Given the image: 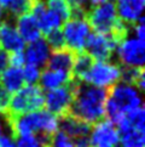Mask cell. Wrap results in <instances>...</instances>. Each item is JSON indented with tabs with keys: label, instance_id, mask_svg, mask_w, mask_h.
Listing matches in <instances>:
<instances>
[{
	"label": "cell",
	"instance_id": "1",
	"mask_svg": "<svg viewBox=\"0 0 145 147\" xmlns=\"http://www.w3.org/2000/svg\"><path fill=\"white\" fill-rule=\"evenodd\" d=\"M108 90L90 84L75 83L70 114L87 124H94L105 117Z\"/></svg>",
	"mask_w": 145,
	"mask_h": 147
},
{
	"label": "cell",
	"instance_id": "2",
	"mask_svg": "<svg viewBox=\"0 0 145 147\" xmlns=\"http://www.w3.org/2000/svg\"><path fill=\"white\" fill-rule=\"evenodd\" d=\"M12 134L19 138L25 135L43 134L53 136L59 131V119L46 109L29 112L19 115H7Z\"/></svg>",
	"mask_w": 145,
	"mask_h": 147
},
{
	"label": "cell",
	"instance_id": "3",
	"mask_svg": "<svg viewBox=\"0 0 145 147\" xmlns=\"http://www.w3.org/2000/svg\"><path fill=\"white\" fill-rule=\"evenodd\" d=\"M143 103L140 90L131 84L117 83L108 90L105 102V115L116 124L128 112L140 107Z\"/></svg>",
	"mask_w": 145,
	"mask_h": 147
},
{
	"label": "cell",
	"instance_id": "4",
	"mask_svg": "<svg viewBox=\"0 0 145 147\" xmlns=\"http://www.w3.org/2000/svg\"><path fill=\"white\" fill-rule=\"evenodd\" d=\"M86 20L96 33L111 34L118 40L128 35L127 24L120 21L115 4L111 1L94 6L87 13Z\"/></svg>",
	"mask_w": 145,
	"mask_h": 147
},
{
	"label": "cell",
	"instance_id": "5",
	"mask_svg": "<svg viewBox=\"0 0 145 147\" xmlns=\"http://www.w3.org/2000/svg\"><path fill=\"white\" fill-rule=\"evenodd\" d=\"M45 94L36 84L23 85L18 91L13 92L10 98L7 115H19L39 111L44 107ZM6 115V117H7Z\"/></svg>",
	"mask_w": 145,
	"mask_h": 147
},
{
	"label": "cell",
	"instance_id": "6",
	"mask_svg": "<svg viewBox=\"0 0 145 147\" xmlns=\"http://www.w3.org/2000/svg\"><path fill=\"white\" fill-rule=\"evenodd\" d=\"M62 34L64 38L65 49L74 54L85 51L86 43L91 35V27L85 16H71L63 22Z\"/></svg>",
	"mask_w": 145,
	"mask_h": 147
},
{
	"label": "cell",
	"instance_id": "7",
	"mask_svg": "<svg viewBox=\"0 0 145 147\" xmlns=\"http://www.w3.org/2000/svg\"><path fill=\"white\" fill-rule=\"evenodd\" d=\"M121 71L122 68L111 62L108 61H93L90 69L84 76L81 82L90 85L102 88V89H110L115 84L120 83L121 80Z\"/></svg>",
	"mask_w": 145,
	"mask_h": 147
},
{
	"label": "cell",
	"instance_id": "8",
	"mask_svg": "<svg viewBox=\"0 0 145 147\" xmlns=\"http://www.w3.org/2000/svg\"><path fill=\"white\" fill-rule=\"evenodd\" d=\"M115 52L117 59L125 68H140L145 62V45L144 40L136 36L126 35L118 40Z\"/></svg>",
	"mask_w": 145,
	"mask_h": 147
},
{
	"label": "cell",
	"instance_id": "9",
	"mask_svg": "<svg viewBox=\"0 0 145 147\" xmlns=\"http://www.w3.org/2000/svg\"><path fill=\"white\" fill-rule=\"evenodd\" d=\"M72 97H74V84L61 86L47 91L45 95L44 106L46 111L55 114L56 117H64L70 112Z\"/></svg>",
	"mask_w": 145,
	"mask_h": 147
},
{
	"label": "cell",
	"instance_id": "10",
	"mask_svg": "<svg viewBox=\"0 0 145 147\" xmlns=\"http://www.w3.org/2000/svg\"><path fill=\"white\" fill-rule=\"evenodd\" d=\"M118 44V39L111 34L91 33L85 50L93 61H108L111 59Z\"/></svg>",
	"mask_w": 145,
	"mask_h": 147
},
{
	"label": "cell",
	"instance_id": "11",
	"mask_svg": "<svg viewBox=\"0 0 145 147\" xmlns=\"http://www.w3.org/2000/svg\"><path fill=\"white\" fill-rule=\"evenodd\" d=\"M92 147H116L118 145V130L111 120L102 119L93 124L90 131Z\"/></svg>",
	"mask_w": 145,
	"mask_h": 147
},
{
	"label": "cell",
	"instance_id": "12",
	"mask_svg": "<svg viewBox=\"0 0 145 147\" xmlns=\"http://www.w3.org/2000/svg\"><path fill=\"white\" fill-rule=\"evenodd\" d=\"M29 11L35 17L41 33H44L45 35L52 30L61 29L63 24V20L46 7L45 1L43 0H32Z\"/></svg>",
	"mask_w": 145,
	"mask_h": 147
},
{
	"label": "cell",
	"instance_id": "13",
	"mask_svg": "<svg viewBox=\"0 0 145 147\" xmlns=\"http://www.w3.org/2000/svg\"><path fill=\"white\" fill-rule=\"evenodd\" d=\"M0 48L9 54L23 51L25 48L24 40L19 35L16 27L7 21H3L0 23Z\"/></svg>",
	"mask_w": 145,
	"mask_h": 147
},
{
	"label": "cell",
	"instance_id": "14",
	"mask_svg": "<svg viewBox=\"0 0 145 147\" xmlns=\"http://www.w3.org/2000/svg\"><path fill=\"white\" fill-rule=\"evenodd\" d=\"M144 5L145 0H117L115 6L121 22L134 24L143 18Z\"/></svg>",
	"mask_w": 145,
	"mask_h": 147
},
{
	"label": "cell",
	"instance_id": "15",
	"mask_svg": "<svg viewBox=\"0 0 145 147\" xmlns=\"http://www.w3.org/2000/svg\"><path fill=\"white\" fill-rule=\"evenodd\" d=\"M23 54L25 63L41 68L47 63L49 57L51 55V49L47 41L43 38H39L33 43H29L27 48H24Z\"/></svg>",
	"mask_w": 145,
	"mask_h": 147
},
{
	"label": "cell",
	"instance_id": "16",
	"mask_svg": "<svg viewBox=\"0 0 145 147\" xmlns=\"http://www.w3.org/2000/svg\"><path fill=\"white\" fill-rule=\"evenodd\" d=\"M15 27L18 30L19 35L22 36L24 43L29 44L41 38V30L39 28V24L36 22L35 17L30 13V11L18 16Z\"/></svg>",
	"mask_w": 145,
	"mask_h": 147
},
{
	"label": "cell",
	"instance_id": "17",
	"mask_svg": "<svg viewBox=\"0 0 145 147\" xmlns=\"http://www.w3.org/2000/svg\"><path fill=\"white\" fill-rule=\"evenodd\" d=\"M118 145L121 147H145V129L117 124Z\"/></svg>",
	"mask_w": 145,
	"mask_h": 147
},
{
	"label": "cell",
	"instance_id": "18",
	"mask_svg": "<svg viewBox=\"0 0 145 147\" xmlns=\"http://www.w3.org/2000/svg\"><path fill=\"white\" fill-rule=\"evenodd\" d=\"M59 131L69 136L71 140H75L81 136L90 135L91 125L68 113L62 117V120H59Z\"/></svg>",
	"mask_w": 145,
	"mask_h": 147
},
{
	"label": "cell",
	"instance_id": "19",
	"mask_svg": "<svg viewBox=\"0 0 145 147\" xmlns=\"http://www.w3.org/2000/svg\"><path fill=\"white\" fill-rule=\"evenodd\" d=\"M72 80V77L70 73L63 72V71H57L51 69V68H46V69L40 74V88L43 90H53V89L64 86L70 84Z\"/></svg>",
	"mask_w": 145,
	"mask_h": 147
},
{
	"label": "cell",
	"instance_id": "20",
	"mask_svg": "<svg viewBox=\"0 0 145 147\" xmlns=\"http://www.w3.org/2000/svg\"><path fill=\"white\" fill-rule=\"evenodd\" d=\"M74 59H75V54L65 48L61 50H53V52H51L46 65H47V68H51V69L68 72L71 74Z\"/></svg>",
	"mask_w": 145,
	"mask_h": 147
},
{
	"label": "cell",
	"instance_id": "21",
	"mask_svg": "<svg viewBox=\"0 0 145 147\" xmlns=\"http://www.w3.org/2000/svg\"><path fill=\"white\" fill-rule=\"evenodd\" d=\"M0 84H1L10 94L18 91L25 84L22 68H16V67L9 66L6 69L0 74Z\"/></svg>",
	"mask_w": 145,
	"mask_h": 147
},
{
	"label": "cell",
	"instance_id": "22",
	"mask_svg": "<svg viewBox=\"0 0 145 147\" xmlns=\"http://www.w3.org/2000/svg\"><path fill=\"white\" fill-rule=\"evenodd\" d=\"M92 62H93L92 57L88 54H86V52L75 54L74 63H72V68H71V77L75 78L76 80L81 82L87 71L90 69Z\"/></svg>",
	"mask_w": 145,
	"mask_h": 147
},
{
	"label": "cell",
	"instance_id": "23",
	"mask_svg": "<svg viewBox=\"0 0 145 147\" xmlns=\"http://www.w3.org/2000/svg\"><path fill=\"white\" fill-rule=\"evenodd\" d=\"M121 80L123 83L134 85L138 90H143L145 88V76L143 67L140 68H122Z\"/></svg>",
	"mask_w": 145,
	"mask_h": 147
},
{
	"label": "cell",
	"instance_id": "24",
	"mask_svg": "<svg viewBox=\"0 0 145 147\" xmlns=\"http://www.w3.org/2000/svg\"><path fill=\"white\" fill-rule=\"evenodd\" d=\"M52 136L43 135V134H34V135H25L16 138L17 147H51Z\"/></svg>",
	"mask_w": 145,
	"mask_h": 147
},
{
	"label": "cell",
	"instance_id": "25",
	"mask_svg": "<svg viewBox=\"0 0 145 147\" xmlns=\"http://www.w3.org/2000/svg\"><path fill=\"white\" fill-rule=\"evenodd\" d=\"M32 0H0V6L3 10L7 11L13 15V16H21L30 10Z\"/></svg>",
	"mask_w": 145,
	"mask_h": 147
},
{
	"label": "cell",
	"instance_id": "26",
	"mask_svg": "<svg viewBox=\"0 0 145 147\" xmlns=\"http://www.w3.org/2000/svg\"><path fill=\"white\" fill-rule=\"evenodd\" d=\"M45 5L49 10L58 15L63 22L71 17V7L67 0H46Z\"/></svg>",
	"mask_w": 145,
	"mask_h": 147
},
{
	"label": "cell",
	"instance_id": "27",
	"mask_svg": "<svg viewBox=\"0 0 145 147\" xmlns=\"http://www.w3.org/2000/svg\"><path fill=\"white\" fill-rule=\"evenodd\" d=\"M45 40L47 41L50 49H52V50H61L65 48L64 38H63V34H62L61 29H56V30L50 32L49 34H46Z\"/></svg>",
	"mask_w": 145,
	"mask_h": 147
},
{
	"label": "cell",
	"instance_id": "28",
	"mask_svg": "<svg viewBox=\"0 0 145 147\" xmlns=\"http://www.w3.org/2000/svg\"><path fill=\"white\" fill-rule=\"evenodd\" d=\"M22 72H23L24 82L27 84H36V83H39L40 74H41L39 67L25 63L22 67Z\"/></svg>",
	"mask_w": 145,
	"mask_h": 147
},
{
	"label": "cell",
	"instance_id": "29",
	"mask_svg": "<svg viewBox=\"0 0 145 147\" xmlns=\"http://www.w3.org/2000/svg\"><path fill=\"white\" fill-rule=\"evenodd\" d=\"M51 147H74V141L62 131H57L52 136Z\"/></svg>",
	"mask_w": 145,
	"mask_h": 147
},
{
	"label": "cell",
	"instance_id": "30",
	"mask_svg": "<svg viewBox=\"0 0 145 147\" xmlns=\"http://www.w3.org/2000/svg\"><path fill=\"white\" fill-rule=\"evenodd\" d=\"M10 98H11V94L0 84V114L5 115V117L7 115L9 112Z\"/></svg>",
	"mask_w": 145,
	"mask_h": 147
},
{
	"label": "cell",
	"instance_id": "31",
	"mask_svg": "<svg viewBox=\"0 0 145 147\" xmlns=\"http://www.w3.org/2000/svg\"><path fill=\"white\" fill-rule=\"evenodd\" d=\"M9 63L11 67L22 68L25 65V59H24L23 51H17V52L9 54Z\"/></svg>",
	"mask_w": 145,
	"mask_h": 147
},
{
	"label": "cell",
	"instance_id": "32",
	"mask_svg": "<svg viewBox=\"0 0 145 147\" xmlns=\"http://www.w3.org/2000/svg\"><path fill=\"white\" fill-rule=\"evenodd\" d=\"M71 7V12H85V6L88 0H67Z\"/></svg>",
	"mask_w": 145,
	"mask_h": 147
},
{
	"label": "cell",
	"instance_id": "33",
	"mask_svg": "<svg viewBox=\"0 0 145 147\" xmlns=\"http://www.w3.org/2000/svg\"><path fill=\"white\" fill-rule=\"evenodd\" d=\"M133 32H134V36H136V38H138L139 40H144V39H145L144 18L139 20L137 23H134V26H133Z\"/></svg>",
	"mask_w": 145,
	"mask_h": 147
},
{
	"label": "cell",
	"instance_id": "34",
	"mask_svg": "<svg viewBox=\"0 0 145 147\" xmlns=\"http://www.w3.org/2000/svg\"><path fill=\"white\" fill-rule=\"evenodd\" d=\"M10 66L9 63V52H6L5 50H3L0 48V74L6 69Z\"/></svg>",
	"mask_w": 145,
	"mask_h": 147
},
{
	"label": "cell",
	"instance_id": "35",
	"mask_svg": "<svg viewBox=\"0 0 145 147\" xmlns=\"http://www.w3.org/2000/svg\"><path fill=\"white\" fill-rule=\"evenodd\" d=\"M0 147H17L16 140L13 139V136L3 135L1 139H0Z\"/></svg>",
	"mask_w": 145,
	"mask_h": 147
},
{
	"label": "cell",
	"instance_id": "36",
	"mask_svg": "<svg viewBox=\"0 0 145 147\" xmlns=\"http://www.w3.org/2000/svg\"><path fill=\"white\" fill-rule=\"evenodd\" d=\"M72 141H74V147H92L90 141V135L81 136V138H77Z\"/></svg>",
	"mask_w": 145,
	"mask_h": 147
},
{
	"label": "cell",
	"instance_id": "37",
	"mask_svg": "<svg viewBox=\"0 0 145 147\" xmlns=\"http://www.w3.org/2000/svg\"><path fill=\"white\" fill-rule=\"evenodd\" d=\"M111 0H88V3L93 6H97V5H102V4H105V3H109Z\"/></svg>",
	"mask_w": 145,
	"mask_h": 147
},
{
	"label": "cell",
	"instance_id": "38",
	"mask_svg": "<svg viewBox=\"0 0 145 147\" xmlns=\"http://www.w3.org/2000/svg\"><path fill=\"white\" fill-rule=\"evenodd\" d=\"M4 135V128H3V124L0 122V139H1V136Z\"/></svg>",
	"mask_w": 145,
	"mask_h": 147
},
{
	"label": "cell",
	"instance_id": "39",
	"mask_svg": "<svg viewBox=\"0 0 145 147\" xmlns=\"http://www.w3.org/2000/svg\"><path fill=\"white\" fill-rule=\"evenodd\" d=\"M3 16H4V10H3V7L0 6V20L3 18Z\"/></svg>",
	"mask_w": 145,
	"mask_h": 147
}]
</instances>
